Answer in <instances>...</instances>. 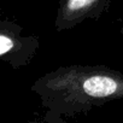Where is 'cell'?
Segmentation results:
<instances>
[{"mask_svg": "<svg viewBox=\"0 0 123 123\" xmlns=\"http://www.w3.org/2000/svg\"><path fill=\"white\" fill-rule=\"evenodd\" d=\"M34 89L74 100H106L123 97V74L106 65L59 67L40 77Z\"/></svg>", "mask_w": 123, "mask_h": 123, "instance_id": "cell-1", "label": "cell"}, {"mask_svg": "<svg viewBox=\"0 0 123 123\" xmlns=\"http://www.w3.org/2000/svg\"><path fill=\"white\" fill-rule=\"evenodd\" d=\"M39 39L24 35L18 24L0 19V60L15 69L28 65L39 49Z\"/></svg>", "mask_w": 123, "mask_h": 123, "instance_id": "cell-2", "label": "cell"}, {"mask_svg": "<svg viewBox=\"0 0 123 123\" xmlns=\"http://www.w3.org/2000/svg\"><path fill=\"white\" fill-rule=\"evenodd\" d=\"M111 3L112 0H59L54 28L63 31L87 19H97L107 11Z\"/></svg>", "mask_w": 123, "mask_h": 123, "instance_id": "cell-3", "label": "cell"}, {"mask_svg": "<svg viewBox=\"0 0 123 123\" xmlns=\"http://www.w3.org/2000/svg\"><path fill=\"white\" fill-rule=\"evenodd\" d=\"M119 31H121V34L123 35V19H122V24H121V28H119Z\"/></svg>", "mask_w": 123, "mask_h": 123, "instance_id": "cell-4", "label": "cell"}]
</instances>
